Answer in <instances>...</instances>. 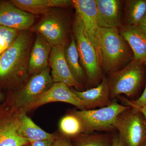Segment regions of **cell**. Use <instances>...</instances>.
I'll use <instances>...</instances> for the list:
<instances>
[{
	"label": "cell",
	"mask_w": 146,
	"mask_h": 146,
	"mask_svg": "<svg viewBox=\"0 0 146 146\" xmlns=\"http://www.w3.org/2000/svg\"><path fill=\"white\" fill-rule=\"evenodd\" d=\"M31 32L30 30L20 31L13 44L0 54V84L12 85L26 78Z\"/></svg>",
	"instance_id": "6da1fadb"
},
{
	"label": "cell",
	"mask_w": 146,
	"mask_h": 146,
	"mask_svg": "<svg viewBox=\"0 0 146 146\" xmlns=\"http://www.w3.org/2000/svg\"><path fill=\"white\" fill-rule=\"evenodd\" d=\"M100 50L101 68L110 74L119 70L133 59L132 50L119 29L101 28Z\"/></svg>",
	"instance_id": "7a4b0ae2"
},
{
	"label": "cell",
	"mask_w": 146,
	"mask_h": 146,
	"mask_svg": "<svg viewBox=\"0 0 146 146\" xmlns=\"http://www.w3.org/2000/svg\"><path fill=\"white\" fill-rule=\"evenodd\" d=\"M146 73L145 62L132 60L119 70L110 74L108 80L110 98L121 94L132 96L143 85Z\"/></svg>",
	"instance_id": "3957f363"
},
{
	"label": "cell",
	"mask_w": 146,
	"mask_h": 146,
	"mask_svg": "<svg viewBox=\"0 0 146 146\" xmlns=\"http://www.w3.org/2000/svg\"><path fill=\"white\" fill-rule=\"evenodd\" d=\"M124 146H144L146 142V124L138 110L131 107L120 114L114 123Z\"/></svg>",
	"instance_id": "277c9868"
},
{
	"label": "cell",
	"mask_w": 146,
	"mask_h": 146,
	"mask_svg": "<svg viewBox=\"0 0 146 146\" xmlns=\"http://www.w3.org/2000/svg\"><path fill=\"white\" fill-rule=\"evenodd\" d=\"M130 108L114 102L100 109L76 111L73 114L80 120L84 132L87 133L94 131L111 130L115 129L114 123L118 116Z\"/></svg>",
	"instance_id": "5b68a950"
},
{
	"label": "cell",
	"mask_w": 146,
	"mask_h": 146,
	"mask_svg": "<svg viewBox=\"0 0 146 146\" xmlns=\"http://www.w3.org/2000/svg\"><path fill=\"white\" fill-rule=\"evenodd\" d=\"M73 35L75 38L80 61L91 82L98 81L102 76L101 69L96 50L84 32L83 24L76 13L73 25Z\"/></svg>",
	"instance_id": "8992f818"
},
{
	"label": "cell",
	"mask_w": 146,
	"mask_h": 146,
	"mask_svg": "<svg viewBox=\"0 0 146 146\" xmlns=\"http://www.w3.org/2000/svg\"><path fill=\"white\" fill-rule=\"evenodd\" d=\"M69 24L65 15L50 11L30 30L42 36L52 46L65 48L68 42Z\"/></svg>",
	"instance_id": "52a82bcc"
},
{
	"label": "cell",
	"mask_w": 146,
	"mask_h": 146,
	"mask_svg": "<svg viewBox=\"0 0 146 146\" xmlns=\"http://www.w3.org/2000/svg\"><path fill=\"white\" fill-rule=\"evenodd\" d=\"M53 82L49 67L33 74L23 87L15 94L12 104L18 110L24 112L46 92Z\"/></svg>",
	"instance_id": "ba28073f"
},
{
	"label": "cell",
	"mask_w": 146,
	"mask_h": 146,
	"mask_svg": "<svg viewBox=\"0 0 146 146\" xmlns=\"http://www.w3.org/2000/svg\"><path fill=\"white\" fill-rule=\"evenodd\" d=\"M73 7L83 23L84 32L97 53L101 65L100 50L101 27L98 22L95 0H74Z\"/></svg>",
	"instance_id": "9c48e42d"
},
{
	"label": "cell",
	"mask_w": 146,
	"mask_h": 146,
	"mask_svg": "<svg viewBox=\"0 0 146 146\" xmlns=\"http://www.w3.org/2000/svg\"><path fill=\"white\" fill-rule=\"evenodd\" d=\"M19 112L13 104L0 106V146H24L30 143L18 134Z\"/></svg>",
	"instance_id": "30bf717a"
},
{
	"label": "cell",
	"mask_w": 146,
	"mask_h": 146,
	"mask_svg": "<svg viewBox=\"0 0 146 146\" xmlns=\"http://www.w3.org/2000/svg\"><path fill=\"white\" fill-rule=\"evenodd\" d=\"M35 16L21 10L10 1H0V26L19 31L28 30L33 26Z\"/></svg>",
	"instance_id": "8fae6325"
},
{
	"label": "cell",
	"mask_w": 146,
	"mask_h": 146,
	"mask_svg": "<svg viewBox=\"0 0 146 146\" xmlns=\"http://www.w3.org/2000/svg\"><path fill=\"white\" fill-rule=\"evenodd\" d=\"M101 28H119L123 25L124 2L121 0H95Z\"/></svg>",
	"instance_id": "7c38bea8"
},
{
	"label": "cell",
	"mask_w": 146,
	"mask_h": 146,
	"mask_svg": "<svg viewBox=\"0 0 146 146\" xmlns=\"http://www.w3.org/2000/svg\"><path fill=\"white\" fill-rule=\"evenodd\" d=\"M65 48L62 46H52L50 53L49 64L51 69V76L54 83H63L69 87H82L81 83L76 80L71 73L64 55Z\"/></svg>",
	"instance_id": "4fadbf2b"
},
{
	"label": "cell",
	"mask_w": 146,
	"mask_h": 146,
	"mask_svg": "<svg viewBox=\"0 0 146 146\" xmlns=\"http://www.w3.org/2000/svg\"><path fill=\"white\" fill-rule=\"evenodd\" d=\"M63 102L75 106L81 110L85 109L83 103L72 92L70 88L63 83H54L48 90L36 101L30 105L24 112L43 105L53 102Z\"/></svg>",
	"instance_id": "5bb4252c"
},
{
	"label": "cell",
	"mask_w": 146,
	"mask_h": 146,
	"mask_svg": "<svg viewBox=\"0 0 146 146\" xmlns=\"http://www.w3.org/2000/svg\"><path fill=\"white\" fill-rule=\"evenodd\" d=\"M71 91L83 103L85 109L104 107L110 104L108 80L104 76L96 87L84 91L70 89Z\"/></svg>",
	"instance_id": "9a60e30c"
},
{
	"label": "cell",
	"mask_w": 146,
	"mask_h": 146,
	"mask_svg": "<svg viewBox=\"0 0 146 146\" xmlns=\"http://www.w3.org/2000/svg\"><path fill=\"white\" fill-rule=\"evenodd\" d=\"M133 54V60L146 62V33L137 25L124 26L119 28Z\"/></svg>",
	"instance_id": "2e32d148"
},
{
	"label": "cell",
	"mask_w": 146,
	"mask_h": 146,
	"mask_svg": "<svg viewBox=\"0 0 146 146\" xmlns=\"http://www.w3.org/2000/svg\"><path fill=\"white\" fill-rule=\"evenodd\" d=\"M51 45L42 36L36 35L32 48L30 53L28 74H33L48 68Z\"/></svg>",
	"instance_id": "e0dca14e"
},
{
	"label": "cell",
	"mask_w": 146,
	"mask_h": 146,
	"mask_svg": "<svg viewBox=\"0 0 146 146\" xmlns=\"http://www.w3.org/2000/svg\"><path fill=\"white\" fill-rule=\"evenodd\" d=\"M18 8L33 15L44 14L55 7L67 8L73 6L70 0H11Z\"/></svg>",
	"instance_id": "ac0fdd59"
},
{
	"label": "cell",
	"mask_w": 146,
	"mask_h": 146,
	"mask_svg": "<svg viewBox=\"0 0 146 146\" xmlns=\"http://www.w3.org/2000/svg\"><path fill=\"white\" fill-rule=\"evenodd\" d=\"M18 131L19 136L30 142L44 140L55 141L56 138L54 134L47 133L36 125L25 112L20 110L18 115Z\"/></svg>",
	"instance_id": "d6986e66"
},
{
	"label": "cell",
	"mask_w": 146,
	"mask_h": 146,
	"mask_svg": "<svg viewBox=\"0 0 146 146\" xmlns=\"http://www.w3.org/2000/svg\"><path fill=\"white\" fill-rule=\"evenodd\" d=\"M64 55L71 73L76 80L81 83L84 78V73L80 63L78 50L74 35H71L70 43L65 48Z\"/></svg>",
	"instance_id": "ffe728a7"
},
{
	"label": "cell",
	"mask_w": 146,
	"mask_h": 146,
	"mask_svg": "<svg viewBox=\"0 0 146 146\" xmlns=\"http://www.w3.org/2000/svg\"><path fill=\"white\" fill-rule=\"evenodd\" d=\"M124 2L123 25H137L146 12V0H127Z\"/></svg>",
	"instance_id": "44dd1931"
},
{
	"label": "cell",
	"mask_w": 146,
	"mask_h": 146,
	"mask_svg": "<svg viewBox=\"0 0 146 146\" xmlns=\"http://www.w3.org/2000/svg\"><path fill=\"white\" fill-rule=\"evenodd\" d=\"M60 131L65 136H78L84 132L82 123L74 114L64 116L59 123Z\"/></svg>",
	"instance_id": "7402d4cb"
},
{
	"label": "cell",
	"mask_w": 146,
	"mask_h": 146,
	"mask_svg": "<svg viewBox=\"0 0 146 146\" xmlns=\"http://www.w3.org/2000/svg\"><path fill=\"white\" fill-rule=\"evenodd\" d=\"M112 141L99 134H81L76 141V146H111Z\"/></svg>",
	"instance_id": "603a6c76"
},
{
	"label": "cell",
	"mask_w": 146,
	"mask_h": 146,
	"mask_svg": "<svg viewBox=\"0 0 146 146\" xmlns=\"http://www.w3.org/2000/svg\"><path fill=\"white\" fill-rule=\"evenodd\" d=\"M20 31L15 29L0 26V54L13 44Z\"/></svg>",
	"instance_id": "cb8c5ba5"
},
{
	"label": "cell",
	"mask_w": 146,
	"mask_h": 146,
	"mask_svg": "<svg viewBox=\"0 0 146 146\" xmlns=\"http://www.w3.org/2000/svg\"><path fill=\"white\" fill-rule=\"evenodd\" d=\"M146 67V62L145 63ZM127 106L136 108H139L146 106V84L144 91L141 97L136 100H125Z\"/></svg>",
	"instance_id": "d4e9b609"
},
{
	"label": "cell",
	"mask_w": 146,
	"mask_h": 146,
	"mask_svg": "<svg viewBox=\"0 0 146 146\" xmlns=\"http://www.w3.org/2000/svg\"><path fill=\"white\" fill-rule=\"evenodd\" d=\"M52 146H72L68 139L60 137L56 138Z\"/></svg>",
	"instance_id": "484cf974"
},
{
	"label": "cell",
	"mask_w": 146,
	"mask_h": 146,
	"mask_svg": "<svg viewBox=\"0 0 146 146\" xmlns=\"http://www.w3.org/2000/svg\"><path fill=\"white\" fill-rule=\"evenodd\" d=\"M54 141L50 140L32 141L30 142L31 146H52Z\"/></svg>",
	"instance_id": "4316f807"
},
{
	"label": "cell",
	"mask_w": 146,
	"mask_h": 146,
	"mask_svg": "<svg viewBox=\"0 0 146 146\" xmlns=\"http://www.w3.org/2000/svg\"><path fill=\"white\" fill-rule=\"evenodd\" d=\"M137 26L146 33V12Z\"/></svg>",
	"instance_id": "83f0119b"
},
{
	"label": "cell",
	"mask_w": 146,
	"mask_h": 146,
	"mask_svg": "<svg viewBox=\"0 0 146 146\" xmlns=\"http://www.w3.org/2000/svg\"><path fill=\"white\" fill-rule=\"evenodd\" d=\"M111 146H124L119 136H115L112 139Z\"/></svg>",
	"instance_id": "f1b7e54d"
},
{
	"label": "cell",
	"mask_w": 146,
	"mask_h": 146,
	"mask_svg": "<svg viewBox=\"0 0 146 146\" xmlns=\"http://www.w3.org/2000/svg\"><path fill=\"white\" fill-rule=\"evenodd\" d=\"M136 109L138 110L143 115L145 119L146 124V106H145L140 108H136Z\"/></svg>",
	"instance_id": "f546056e"
},
{
	"label": "cell",
	"mask_w": 146,
	"mask_h": 146,
	"mask_svg": "<svg viewBox=\"0 0 146 146\" xmlns=\"http://www.w3.org/2000/svg\"><path fill=\"white\" fill-rule=\"evenodd\" d=\"M4 98V96L3 94L2 93L0 92V102L3 100Z\"/></svg>",
	"instance_id": "4dcf8cb0"
}]
</instances>
